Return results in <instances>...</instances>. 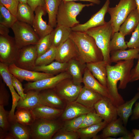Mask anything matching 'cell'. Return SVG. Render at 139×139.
Wrapping results in <instances>:
<instances>
[{
  "label": "cell",
  "mask_w": 139,
  "mask_h": 139,
  "mask_svg": "<svg viewBox=\"0 0 139 139\" xmlns=\"http://www.w3.org/2000/svg\"><path fill=\"white\" fill-rule=\"evenodd\" d=\"M32 26L17 20L11 27L17 48L20 49L27 46L36 44L40 38Z\"/></svg>",
  "instance_id": "cell-6"
},
{
  "label": "cell",
  "mask_w": 139,
  "mask_h": 139,
  "mask_svg": "<svg viewBox=\"0 0 139 139\" xmlns=\"http://www.w3.org/2000/svg\"><path fill=\"white\" fill-rule=\"evenodd\" d=\"M35 15L32 27L40 38L50 34L54 29L47 24L42 17L47 13L44 6L37 7L34 11Z\"/></svg>",
  "instance_id": "cell-17"
},
{
  "label": "cell",
  "mask_w": 139,
  "mask_h": 139,
  "mask_svg": "<svg viewBox=\"0 0 139 139\" xmlns=\"http://www.w3.org/2000/svg\"><path fill=\"white\" fill-rule=\"evenodd\" d=\"M8 69L11 73L21 82L23 80L34 82L55 75L51 74L21 68L16 66L14 63L8 65Z\"/></svg>",
  "instance_id": "cell-14"
},
{
  "label": "cell",
  "mask_w": 139,
  "mask_h": 139,
  "mask_svg": "<svg viewBox=\"0 0 139 139\" xmlns=\"http://www.w3.org/2000/svg\"><path fill=\"white\" fill-rule=\"evenodd\" d=\"M94 110L86 114L80 128L89 127L102 121V118Z\"/></svg>",
  "instance_id": "cell-43"
},
{
  "label": "cell",
  "mask_w": 139,
  "mask_h": 139,
  "mask_svg": "<svg viewBox=\"0 0 139 139\" xmlns=\"http://www.w3.org/2000/svg\"><path fill=\"white\" fill-rule=\"evenodd\" d=\"M72 78L67 71L61 73L52 77L34 82H29L24 85V92L31 90L41 91L53 89L61 81L64 79Z\"/></svg>",
  "instance_id": "cell-11"
},
{
  "label": "cell",
  "mask_w": 139,
  "mask_h": 139,
  "mask_svg": "<svg viewBox=\"0 0 139 139\" xmlns=\"http://www.w3.org/2000/svg\"><path fill=\"white\" fill-rule=\"evenodd\" d=\"M36 45L38 57L48 51L52 46L50 34L40 38Z\"/></svg>",
  "instance_id": "cell-41"
},
{
  "label": "cell",
  "mask_w": 139,
  "mask_h": 139,
  "mask_svg": "<svg viewBox=\"0 0 139 139\" xmlns=\"http://www.w3.org/2000/svg\"><path fill=\"white\" fill-rule=\"evenodd\" d=\"M85 32L94 38L102 52L103 60L110 64L109 44L113 33L110 21L103 25L90 29Z\"/></svg>",
  "instance_id": "cell-4"
},
{
  "label": "cell",
  "mask_w": 139,
  "mask_h": 139,
  "mask_svg": "<svg viewBox=\"0 0 139 139\" xmlns=\"http://www.w3.org/2000/svg\"><path fill=\"white\" fill-rule=\"evenodd\" d=\"M103 97L99 93L84 86L75 101L87 108L93 109L95 104Z\"/></svg>",
  "instance_id": "cell-22"
},
{
  "label": "cell",
  "mask_w": 139,
  "mask_h": 139,
  "mask_svg": "<svg viewBox=\"0 0 139 139\" xmlns=\"http://www.w3.org/2000/svg\"><path fill=\"white\" fill-rule=\"evenodd\" d=\"M95 109L88 108L75 101L67 103L61 116L65 121L86 114Z\"/></svg>",
  "instance_id": "cell-21"
},
{
  "label": "cell",
  "mask_w": 139,
  "mask_h": 139,
  "mask_svg": "<svg viewBox=\"0 0 139 139\" xmlns=\"http://www.w3.org/2000/svg\"><path fill=\"white\" fill-rule=\"evenodd\" d=\"M70 38L75 44L79 58L83 62L86 64L103 60L102 52L94 39L85 32L72 31Z\"/></svg>",
  "instance_id": "cell-2"
},
{
  "label": "cell",
  "mask_w": 139,
  "mask_h": 139,
  "mask_svg": "<svg viewBox=\"0 0 139 139\" xmlns=\"http://www.w3.org/2000/svg\"><path fill=\"white\" fill-rule=\"evenodd\" d=\"M9 28L0 24V35L5 36L8 35L10 31Z\"/></svg>",
  "instance_id": "cell-52"
},
{
  "label": "cell",
  "mask_w": 139,
  "mask_h": 139,
  "mask_svg": "<svg viewBox=\"0 0 139 139\" xmlns=\"http://www.w3.org/2000/svg\"><path fill=\"white\" fill-rule=\"evenodd\" d=\"M126 44L129 49L139 48V23Z\"/></svg>",
  "instance_id": "cell-46"
},
{
  "label": "cell",
  "mask_w": 139,
  "mask_h": 139,
  "mask_svg": "<svg viewBox=\"0 0 139 139\" xmlns=\"http://www.w3.org/2000/svg\"><path fill=\"white\" fill-rule=\"evenodd\" d=\"M138 59L136 65L131 71L130 82L139 80V55Z\"/></svg>",
  "instance_id": "cell-49"
},
{
  "label": "cell",
  "mask_w": 139,
  "mask_h": 139,
  "mask_svg": "<svg viewBox=\"0 0 139 139\" xmlns=\"http://www.w3.org/2000/svg\"><path fill=\"white\" fill-rule=\"evenodd\" d=\"M37 57L36 44L28 45L19 50L14 63L19 68L33 71Z\"/></svg>",
  "instance_id": "cell-10"
},
{
  "label": "cell",
  "mask_w": 139,
  "mask_h": 139,
  "mask_svg": "<svg viewBox=\"0 0 139 139\" xmlns=\"http://www.w3.org/2000/svg\"><path fill=\"white\" fill-rule=\"evenodd\" d=\"M27 3L34 12L36 9L40 6H44V0H28Z\"/></svg>",
  "instance_id": "cell-50"
},
{
  "label": "cell",
  "mask_w": 139,
  "mask_h": 139,
  "mask_svg": "<svg viewBox=\"0 0 139 139\" xmlns=\"http://www.w3.org/2000/svg\"><path fill=\"white\" fill-rule=\"evenodd\" d=\"M132 132L134 135L133 139H139V129H134Z\"/></svg>",
  "instance_id": "cell-55"
},
{
  "label": "cell",
  "mask_w": 139,
  "mask_h": 139,
  "mask_svg": "<svg viewBox=\"0 0 139 139\" xmlns=\"http://www.w3.org/2000/svg\"><path fill=\"white\" fill-rule=\"evenodd\" d=\"M139 23V13L136 8L129 14L120 26L119 31L125 36L131 34Z\"/></svg>",
  "instance_id": "cell-27"
},
{
  "label": "cell",
  "mask_w": 139,
  "mask_h": 139,
  "mask_svg": "<svg viewBox=\"0 0 139 139\" xmlns=\"http://www.w3.org/2000/svg\"><path fill=\"white\" fill-rule=\"evenodd\" d=\"M56 48L52 46L48 51L38 57L36 61V66L47 65L55 60Z\"/></svg>",
  "instance_id": "cell-39"
},
{
  "label": "cell",
  "mask_w": 139,
  "mask_h": 139,
  "mask_svg": "<svg viewBox=\"0 0 139 139\" xmlns=\"http://www.w3.org/2000/svg\"><path fill=\"white\" fill-rule=\"evenodd\" d=\"M136 8L134 0H120L115 7H109L108 12L110 15L113 34L119 31L121 25L131 12Z\"/></svg>",
  "instance_id": "cell-7"
},
{
  "label": "cell",
  "mask_w": 139,
  "mask_h": 139,
  "mask_svg": "<svg viewBox=\"0 0 139 139\" xmlns=\"http://www.w3.org/2000/svg\"><path fill=\"white\" fill-rule=\"evenodd\" d=\"M44 7L48 16V24L53 28L57 26V16L62 0H44Z\"/></svg>",
  "instance_id": "cell-31"
},
{
  "label": "cell",
  "mask_w": 139,
  "mask_h": 139,
  "mask_svg": "<svg viewBox=\"0 0 139 139\" xmlns=\"http://www.w3.org/2000/svg\"><path fill=\"white\" fill-rule=\"evenodd\" d=\"M64 1H87L91 2L94 4L99 5L101 1L100 0H62Z\"/></svg>",
  "instance_id": "cell-54"
},
{
  "label": "cell",
  "mask_w": 139,
  "mask_h": 139,
  "mask_svg": "<svg viewBox=\"0 0 139 139\" xmlns=\"http://www.w3.org/2000/svg\"><path fill=\"white\" fill-rule=\"evenodd\" d=\"M139 93V87L137 88ZM139 119V101L135 105L134 109L133 110L132 113L131 115V120H135Z\"/></svg>",
  "instance_id": "cell-51"
},
{
  "label": "cell",
  "mask_w": 139,
  "mask_h": 139,
  "mask_svg": "<svg viewBox=\"0 0 139 139\" xmlns=\"http://www.w3.org/2000/svg\"><path fill=\"white\" fill-rule=\"evenodd\" d=\"M110 0H106L101 8L90 19L83 24H79L71 28L72 31L85 32L89 29L103 25L107 23L105 17L109 7Z\"/></svg>",
  "instance_id": "cell-13"
},
{
  "label": "cell",
  "mask_w": 139,
  "mask_h": 139,
  "mask_svg": "<svg viewBox=\"0 0 139 139\" xmlns=\"http://www.w3.org/2000/svg\"><path fill=\"white\" fill-rule=\"evenodd\" d=\"M96 113L107 124L117 118V107L108 97L103 96L94 105Z\"/></svg>",
  "instance_id": "cell-12"
},
{
  "label": "cell",
  "mask_w": 139,
  "mask_h": 139,
  "mask_svg": "<svg viewBox=\"0 0 139 139\" xmlns=\"http://www.w3.org/2000/svg\"><path fill=\"white\" fill-rule=\"evenodd\" d=\"M8 112L4 106L0 105V134H4L9 131L10 123L9 120Z\"/></svg>",
  "instance_id": "cell-42"
},
{
  "label": "cell",
  "mask_w": 139,
  "mask_h": 139,
  "mask_svg": "<svg viewBox=\"0 0 139 139\" xmlns=\"http://www.w3.org/2000/svg\"><path fill=\"white\" fill-rule=\"evenodd\" d=\"M19 3V0H0V3L16 16Z\"/></svg>",
  "instance_id": "cell-47"
},
{
  "label": "cell",
  "mask_w": 139,
  "mask_h": 139,
  "mask_svg": "<svg viewBox=\"0 0 139 139\" xmlns=\"http://www.w3.org/2000/svg\"><path fill=\"white\" fill-rule=\"evenodd\" d=\"M76 57L79 58L78 50L75 43L70 38L57 47L56 61L67 63Z\"/></svg>",
  "instance_id": "cell-15"
},
{
  "label": "cell",
  "mask_w": 139,
  "mask_h": 139,
  "mask_svg": "<svg viewBox=\"0 0 139 139\" xmlns=\"http://www.w3.org/2000/svg\"><path fill=\"white\" fill-rule=\"evenodd\" d=\"M17 109L15 113V121L27 126H30L33 123L36 118L31 110L24 108Z\"/></svg>",
  "instance_id": "cell-36"
},
{
  "label": "cell",
  "mask_w": 139,
  "mask_h": 139,
  "mask_svg": "<svg viewBox=\"0 0 139 139\" xmlns=\"http://www.w3.org/2000/svg\"><path fill=\"white\" fill-rule=\"evenodd\" d=\"M123 125L121 119L117 118L108 124L102 130L101 133L97 135L94 139H107L109 137L122 136L130 133Z\"/></svg>",
  "instance_id": "cell-18"
},
{
  "label": "cell",
  "mask_w": 139,
  "mask_h": 139,
  "mask_svg": "<svg viewBox=\"0 0 139 139\" xmlns=\"http://www.w3.org/2000/svg\"><path fill=\"white\" fill-rule=\"evenodd\" d=\"M110 60L111 63L121 60H128L138 59L139 48L130 49L128 50H120L110 52Z\"/></svg>",
  "instance_id": "cell-30"
},
{
  "label": "cell",
  "mask_w": 139,
  "mask_h": 139,
  "mask_svg": "<svg viewBox=\"0 0 139 139\" xmlns=\"http://www.w3.org/2000/svg\"><path fill=\"white\" fill-rule=\"evenodd\" d=\"M91 3L84 4L74 1H64L62 0L59 6L57 16V26L62 25L71 28L79 24L77 16L85 7L93 6Z\"/></svg>",
  "instance_id": "cell-3"
},
{
  "label": "cell",
  "mask_w": 139,
  "mask_h": 139,
  "mask_svg": "<svg viewBox=\"0 0 139 139\" xmlns=\"http://www.w3.org/2000/svg\"><path fill=\"white\" fill-rule=\"evenodd\" d=\"M19 50L14 38L0 35V62L8 65L14 63Z\"/></svg>",
  "instance_id": "cell-9"
},
{
  "label": "cell",
  "mask_w": 139,
  "mask_h": 139,
  "mask_svg": "<svg viewBox=\"0 0 139 139\" xmlns=\"http://www.w3.org/2000/svg\"><path fill=\"white\" fill-rule=\"evenodd\" d=\"M67 71L71 76L74 82L80 85L83 82V75L86 67V64L79 57L73 58L68 62Z\"/></svg>",
  "instance_id": "cell-20"
},
{
  "label": "cell",
  "mask_w": 139,
  "mask_h": 139,
  "mask_svg": "<svg viewBox=\"0 0 139 139\" xmlns=\"http://www.w3.org/2000/svg\"><path fill=\"white\" fill-rule=\"evenodd\" d=\"M8 132L14 139H29L30 138L28 126L24 125L15 121L10 122Z\"/></svg>",
  "instance_id": "cell-35"
},
{
  "label": "cell",
  "mask_w": 139,
  "mask_h": 139,
  "mask_svg": "<svg viewBox=\"0 0 139 139\" xmlns=\"http://www.w3.org/2000/svg\"><path fill=\"white\" fill-rule=\"evenodd\" d=\"M67 63H63L55 60L47 65L36 66L33 71L55 75L67 71Z\"/></svg>",
  "instance_id": "cell-32"
},
{
  "label": "cell",
  "mask_w": 139,
  "mask_h": 139,
  "mask_svg": "<svg viewBox=\"0 0 139 139\" xmlns=\"http://www.w3.org/2000/svg\"><path fill=\"white\" fill-rule=\"evenodd\" d=\"M39 95L41 105L63 109L65 108L66 102L56 93L53 89L40 91Z\"/></svg>",
  "instance_id": "cell-19"
},
{
  "label": "cell",
  "mask_w": 139,
  "mask_h": 139,
  "mask_svg": "<svg viewBox=\"0 0 139 139\" xmlns=\"http://www.w3.org/2000/svg\"><path fill=\"white\" fill-rule=\"evenodd\" d=\"M139 98V93L138 92L131 100L117 107L118 116L125 126L127 124L129 117L132 114L133 105Z\"/></svg>",
  "instance_id": "cell-29"
},
{
  "label": "cell",
  "mask_w": 139,
  "mask_h": 139,
  "mask_svg": "<svg viewBox=\"0 0 139 139\" xmlns=\"http://www.w3.org/2000/svg\"><path fill=\"white\" fill-rule=\"evenodd\" d=\"M71 28L62 25L57 26L50 34L52 45L57 47L68 38L72 31Z\"/></svg>",
  "instance_id": "cell-26"
},
{
  "label": "cell",
  "mask_w": 139,
  "mask_h": 139,
  "mask_svg": "<svg viewBox=\"0 0 139 139\" xmlns=\"http://www.w3.org/2000/svg\"><path fill=\"white\" fill-rule=\"evenodd\" d=\"M108 124L103 121L98 123L87 127L80 128L77 131L80 138L94 139L97 134L102 130Z\"/></svg>",
  "instance_id": "cell-34"
},
{
  "label": "cell",
  "mask_w": 139,
  "mask_h": 139,
  "mask_svg": "<svg viewBox=\"0 0 139 139\" xmlns=\"http://www.w3.org/2000/svg\"><path fill=\"white\" fill-rule=\"evenodd\" d=\"M108 64H109L103 60L86 64V68L93 76L106 88L107 66Z\"/></svg>",
  "instance_id": "cell-23"
},
{
  "label": "cell",
  "mask_w": 139,
  "mask_h": 139,
  "mask_svg": "<svg viewBox=\"0 0 139 139\" xmlns=\"http://www.w3.org/2000/svg\"><path fill=\"white\" fill-rule=\"evenodd\" d=\"M19 3H27L28 0H19Z\"/></svg>",
  "instance_id": "cell-57"
},
{
  "label": "cell",
  "mask_w": 139,
  "mask_h": 139,
  "mask_svg": "<svg viewBox=\"0 0 139 139\" xmlns=\"http://www.w3.org/2000/svg\"><path fill=\"white\" fill-rule=\"evenodd\" d=\"M34 12L27 3H19L16 15L17 20L32 26L34 16Z\"/></svg>",
  "instance_id": "cell-33"
},
{
  "label": "cell",
  "mask_w": 139,
  "mask_h": 139,
  "mask_svg": "<svg viewBox=\"0 0 139 139\" xmlns=\"http://www.w3.org/2000/svg\"><path fill=\"white\" fill-rule=\"evenodd\" d=\"M83 83L85 86L97 92L103 96L109 98L107 88L96 79L86 67L84 72Z\"/></svg>",
  "instance_id": "cell-25"
},
{
  "label": "cell",
  "mask_w": 139,
  "mask_h": 139,
  "mask_svg": "<svg viewBox=\"0 0 139 139\" xmlns=\"http://www.w3.org/2000/svg\"><path fill=\"white\" fill-rule=\"evenodd\" d=\"M86 114L66 120L63 125L62 128L68 131L77 132L80 128Z\"/></svg>",
  "instance_id": "cell-40"
},
{
  "label": "cell",
  "mask_w": 139,
  "mask_h": 139,
  "mask_svg": "<svg viewBox=\"0 0 139 139\" xmlns=\"http://www.w3.org/2000/svg\"><path fill=\"white\" fill-rule=\"evenodd\" d=\"M125 37L119 31L114 33L109 44L110 52L118 50H125L128 48L125 40Z\"/></svg>",
  "instance_id": "cell-37"
},
{
  "label": "cell",
  "mask_w": 139,
  "mask_h": 139,
  "mask_svg": "<svg viewBox=\"0 0 139 139\" xmlns=\"http://www.w3.org/2000/svg\"><path fill=\"white\" fill-rule=\"evenodd\" d=\"M134 60H121L114 65H107V88L109 98L117 107L125 102L118 92L117 83L120 81L118 89L126 88L130 82L131 71L134 65Z\"/></svg>",
  "instance_id": "cell-1"
},
{
  "label": "cell",
  "mask_w": 139,
  "mask_h": 139,
  "mask_svg": "<svg viewBox=\"0 0 139 139\" xmlns=\"http://www.w3.org/2000/svg\"><path fill=\"white\" fill-rule=\"evenodd\" d=\"M56 119H36L28 126L30 138L33 139H52L54 134L62 128L63 124Z\"/></svg>",
  "instance_id": "cell-5"
},
{
  "label": "cell",
  "mask_w": 139,
  "mask_h": 139,
  "mask_svg": "<svg viewBox=\"0 0 139 139\" xmlns=\"http://www.w3.org/2000/svg\"><path fill=\"white\" fill-rule=\"evenodd\" d=\"M136 5V8L139 13V0H134Z\"/></svg>",
  "instance_id": "cell-56"
},
{
  "label": "cell",
  "mask_w": 139,
  "mask_h": 139,
  "mask_svg": "<svg viewBox=\"0 0 139 139\" xmlns=\"http://www.w3.org/2000/svg\"><path fill=\"white\" fill-rule=\"evenodd\" d=\"M11 76L14 88L20 96V98L22 99H23L26 96V93L24 92V89L23 87L21 82L12 74Z\"/></svg>",
  "instance_id": "cell-48"
},
{
  "label": "cell",
  "mask_w": 139,
  "mask_h": 139,
  "mask_svg": "<svg viewBox=\"0 0 139 139\" xmlns=\"http://www.w3.org/2000/svg\"><path fill=\"white\" fill-rule=\"evenodd\" d=\"M36 119H56L61 116L64 110L40 105L32 110Z\"/></svg>",
  "instance_id": "cell-24"
},
{
  "label": "cell",
  "mask_w": 139,
  "mask_h": 139,
  "mask_svg": "<svg viewBox=\"0 0 139 139\" xmlns=\"http://www.w3.org/2000/svg\"><path fill=\"white\" fill-rule=\"evenodd\" d=\"M2 78H0V105L3 106L9 104L10 94L5 86L6 84L2 81Z\"/></svg>",
  "instance_id": "cell-45"
},
{
  "label": "cell",
  "mask_w": 139,
  "mask_h": 139,
  "mask_svg": "<svg viewBox=\"0 0 139 139\" xmlns=\"http://www.w3.org/2000/svg\"><path fill=\"white\" fill-rule=\"evenodd\" d=\"M75 83L72 78L64 79L53 89L56 93L67 103L75 101L83 87Z\"/></svg>",
  "instance_id": "cell-8"
},
{
  "label": "cell",
  "mask_w": 139,
  "mask_h": 139,
  "mask_svg": "<svg viewBox=\"0 0 139 139\" xmlns=\"http://www.w3.org/2000/svg\"><path fill=\"white\" fill-rule=\"evenodd\" d=\"M0 24L9 28L17 20L16 16L12 14L7 9L0 3Z\"/></svg>",
  "instance_id": "cell-38"
},
{
  "label": "cell",
  "mask_w": 139,
  "mask_h": 139,
  "mask_svg": "<svg viewBox=\"0 0 139 139\" xmlns=\"http://www.w3.org/2000/svg\"><path fill=\"white\" fill-rule=\"evenodd\" d=\"M80 138L77 132L68 131L62 128L54 134L52 139H78Z\"/></svg>",
  "instance_id": "cell-44"
},
{
  "label": "cell",
  "mask_w": 139,
  "mask_h": 139,
  "mask_svg": "<svg viewBox=\"0 0 139 139\" xmlns=\"http://www.w3.org/2000/svg\"><path fill=\"white\" fill-rule=\"evenodd\" d=\"M134 135L132 132L123 135L121 136L114 139H133Z\"/></svg>",
  "instance_id": "cell-53"
},
{
  "label": "cell",
  "mask_w": 139,
  "mask_h": 139,
  "mask_svg": "<svg viewBox=\"0 0 139 139\" xmlns=\"http://www.w3.org/2000/svg\"><path fill=\"white\" fill-rule=\"evenodd\" d=\"M0 74L3 81L9 89L11 94L12 105L9 115L10 118H13L14 117L15 109L20 97L16 92L13 86L11 74L9 71L8 65L0 62Z\"/></svg>",
  "instance_id": "cell-16"
},
{
  "label": "cell",
  "mask_w": 139,
  "mask_h": 139,
  "mask_svg": "<svg viewBox=\"0 0 139 139\" xmlns=\"http://www.w3.org/2000/svg\"><path fill=\"white\" fill-rule=\"evenodd\" d=\"M39 91L31 90L27 92L25 98L22 99L20 98L19 100L16 109L24 108L32 110L40 105Z\"/></svg>",
  "instance_id": "cell-28"
}]
</instances>
